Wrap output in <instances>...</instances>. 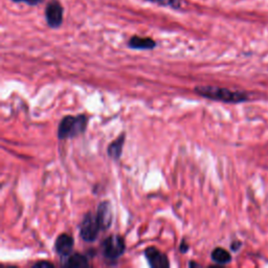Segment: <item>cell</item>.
Segmentation results:
<instances>
[{"instance_id":"6da1fadb","label":"cell","mask_w":268,"mask_h":268,"mask_svg":"<svg viewBox=\"0 0 268 268\" xmlns=\"http://www.w3.org/2000/svg\"><path fill=\"white\" fill-rule=\"evenodd\" d=\"M194 91L196 95L202 97L224 103H242L249 98L248 96L241 91H234L217 86H196Z\"/></svg>"},{"instance_id":"7a4b0ae2","label":"cell","mask_w":268,"mask_h":268,"mask_svg":"<svg viewBox=\"0 0 268 268\" xmlns=\"http://www.w3.org/2000/svg\"><path fill=\"white\" fill-rule=\"evenodd\" d=\"M88 117L85 115H66L61 119L58 126V138L61 140L80 136L86 131Z\"/></svg>"},{"instance_id":"3957f363","label":"cell","mask_w":268,"mask_h":268,"mask_svg":"<svg viewBox=\"0 0 268 268\" xmlns=\"http://www.w3.org/2000/svg\"><path fill=\"white\" fill-rule=\"evenodd\" d=\"M126 250L125 239L118 235H111L103 240L101 244L102 256L107 261H116Z\"/></svg>"},{"instance_id":"277c9868","label":"cell","mask_w":268,"mask_h":268,"mask_svg":"<svg viewBox=\"0 0 268 268\" xmlns=\"http://www.w3.org/2000/svg\"><path fill=\"white\" fill-rule=\"evenodd\" d=\"M102 230L101 225L98 223L96 214L93 211H88L83 217V220L80 224V237L87 243H93L98 237V234Z\"/></svg>"},{"instance_id":"5b68a950","label":"cell","mask_w":268,"mask_h":268,"mask_svg":"<svg viewBox=\"0 0 268 268\" xmlns=\"http://www.w3.org/2000/svg\"><path fill=\"white\" fill-rule=\"evenodd\" d=\"M45 18L52 29H58L63 22V6L58 0H52L46 5Z\"/></svg>"},{"instance_id":"8992f818","label":"cell","mask_w":268,"mask_h":268,"mask_svg":"<svg viewBox=\"0 0 268 268\" xmlns=\"http://www.w3.org/2000/svg\"><path fill=\"white\" fill-rule=\"evenodd\" d=\"M144 255L148 263L153 268H168L170 266V262H169L167 255H165L164 252H161L156 248H154V246L147 248L144 251Z\"/></svg>"},{"instance_id":"52a82bcc","label":"cell","mask_w":268,"mask_h":268,"mask_svg":"<svg viewBox=\"0 0 268 268\" xmlns=\"http://www.w3.org/2000/svg\"><path fill=\"white\" fill-rule=\"evenodd\" d=\"M96 214L102 230H107L110 229L112 221H114V211H112L110 201L105 200L98 204Z\"/></svg>"},{"instance_id":"ba28073f","label":"cell","mask_w":268,"mask_h":268,"mask_svg":"<svg viewBox=\"0 0 268 268\" xmlns=\"http://www.w3.org/2000/svg\"><path fill=\"white\" fill-rule=\"evenodd\" d=\"M75 240L68 234H61L55 241V249L62 260L66 259L74 251Z\"/></svg>"},{"instance_id":"9c48e42d","label":"cell","mask_w":268,"mask_h":268,"mask_svg":"<svg viewBox=\"0 0 268 268\" xmlns=\"http://www.w3.org/2000/svg\"><path fill=\"white\" fill-rule=\"evenodd\" d=\"M128 47L138 51H151L156 47V42L149 37H138L133 36L128 41Z\"/></svg>"},{"instance_id":"30bf717a","label":"cell","mask_w":268,"mask_h":268,"mask_svg":"<svg viewBox=\"0 0 268 268\" xmlns=\"http://www.w3.org/2000/svg\"><path fill=\"white\" fill-rule=\"evenodd\" d=\"M125 138H126L125 133H122L121 135H119L117 138H115L114 142L108 146L107 154L111 159L118 160L121 158L123 154V148L125 145Z\"/></svg>"},{"instance_id":"8fae6325","label":"cell","mask_w":268,"mask_h":268,"mask_svg":"<svg viewBox=\"0 0 268 268\" xmlns=\"http://www.w3.org/2000/svg\"><path fill=\"white\" fill-rule=\"evenodd\" d=\"M63 266L66 267H88L87 258L79 252H73L72 255L63 260Z\"/></svg>"},{"instance_id":"7c38bea8","label":"cell","mask_w":268,"mask_h":268,"mask_svg":"<svg viewBox=\"0 0 268 268\" xmlns=\"http://www.w3.org/2000/svg\"><path fill=\"white\" fill-rule=\"evenodd\" d=\"M211 259L218 265L229 264L231 261L230 253L222 248H216L211 253Z\"/></svg>"},{"instance_id":"4fadbf2b","label":"cell","mask_w":268,"mask_h":268,"mask_svg":"<svg viewBox=\"0 0 268 268\" xmlns=\"http://www.w3.org/2000/svg\"><path fill=\"white\" fill-rule=\"evenodd\" d=\"M148 1L157 3L159 5L164 6H170V8L179 10L181 8V0H148Z\"/></svg>"},{"instance_id":"5bb4252c","label":"cell","mask_w":268,"mask_h":268,"mask_svg":"<svg viewBox=\"0 0 268 268\" xmlns=\"http://www.w3.org/2000/svg\"><path fill=\"white\" fill-rule=\"evenodd\" d=\"M33 267H36V268H53L55 267V265L51 262H48V261H39V262H36Z\"/></svg>"},{"instance_id":"9a60e30c","label":"cell","mask_w":268,"mask_h":268,"mask_svg":"<svg viewBox=\"0 0 268 268\" xmlns=\"http://www.w3.org/2000/svg\"><path fill=\"white\" fill-rule=\"evenodd\" d=\"M12 1L17 2V3L24 2V3L29 4V5H38V4H40L41 2H43L44 0H12Z\"/></svg>"},{"instance_id":"2e32d148","label":"cell","mask_w":268,"mask_h":268,"mask_svg":"<svg viewBox=\"0 0 268 268\" xmlns=\"http://www.w3.org/2000/svg\"><path fill=\"white\" fill-rule=\"evenodd\" d=\"M189 249H190L189 244L185 241V240H183V241H182L181 244H180V246H179V250H180V252H181V253H187V252L189 251Z\"/></svg>"},{"instance_id":"e0dca14e","label":"cell","mask_w":268,"mask_h":268,"mask_svg":"<svg viewBox=\"0 0 268 268\" xmlns=\"http://www.w3.org/2000/svg\"><path fill=\"white\" fill-rule=\"evenodd\" d=\"M240 246H241V242H234L231 244V249L232 250H238Z\"/></svg>"},{"instance_id":"ac0fdd59","label":"cell","mask_w":268,"mask_h":268,"mask_svg":"<svg viewBox=\"0 0 268 268\" xmlns=\"http://www.w3.org/2000/svg\"><path fill=\"white\" fill-rule=\"evenodd\" d=\"M189 266H190V267H196V266H197V267H200L201 265H200V264H197L196 262H192V261H191V262L189 263Z\"/></svg>"}]
</instances>
